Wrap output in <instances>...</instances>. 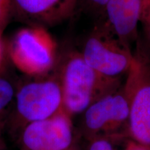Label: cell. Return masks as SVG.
<instances>
[{"label":"cell","mask_w":150,"mask_h":150,"mask_svg":"<svg viewBox=\"0 0 150 150\" xmlns=\"http://www.w3.org/2000/svg\"><path fill=\"white\" fill-rule=\"evenodd\" d=\"M88 10L94 13L105 14L106 6L109 0H81Z\"/></svg>","instance_id":"7c38bea8"},{"label":"cell","mask_w":150,"mask_h":150,"mask_svg":"<svg viewBox=\"0 0 150 150\" xmlns=\"http://www.w3.org/2000/svg\"><path fill=\"white\" fill-rule=\"evenodd\" d=\"M66 1H67V4H69V6L71 7V8L74 11L76 4H77L79 0H66Z\"/></svg>","instance_id":"e0dca14e"},{"label":"cell","mask_w":150,"mask_h":150,"mask_svg":"<svg viewBox=\"0 0 150 150\" xmlns=\"http://www.w3.org/2000/svg\"><path fill=\"white\" fill-rule=\"evenodd\" d=\"M1 56H2V52H1V39H0V65H1Z\"/></svg>","instance_id":"ffe728a7"},{"label":"cell","mask_w":150,"mask_h":150,"mask_svg":"<svg viewBox=\"0 0 150 150\" xmlns=\"http://www.w3.org/2000/svg\"><path fill=\"white\" fill-rule=\"evenodd\" d=\"M8 53L13 65L24 74H47L56 63L57 47L53 37L40 26L23 28L13 38Z\"/></svg>","instance_id":"7a4b0ae2"},{"label":"cell","mask_w":150,"mask_h":150,"mask_svg":"<svg viewBox=\"0 0 150 150\" xmlns=\"http://www.w3.org/2000/svg\"><path fill=\"white\" fill-rule=\"evenodd\" d=\"M129 114L128 101L121 87L94 102L83 112L81 134L88 141L97 137L120 139L129 136Z\"/></svg>","instance_id":"277c9868"},{"label":"cell","mask_w":150,"mask_h":150,"mask_svg":"<svg viewBox=\"0 0 150 150\" xmlns=\"http://www.w3.org/2000/svg\"><path fill=\"white\" fill-rule=\"evenodd\" d=\"M72 116L63 108L42 120L22 129L21 150H67L74 142Z\"/></svg>","instance_id":"52a82bcc"},{"label":"cell","mask_w":150,"mask_h":150,"mask_svg":"<svg viewBox=\"0 0 150 150\" xmlns=\"http://www.w3.org/2000/svg\"><path fill=\"white\" fill-rule=\"evenodd\" d=\"M143 24L144 35L147 46L150 49V10L147 13L145 16L140 21Z\"/></svg>","instance_id":"5bb4252c"},{"label":"cell","mask_w":150,"mask_h":150,"mask_svg":"<svg viewBox=\"0 0 150 150\" xmlns=\"http://www.w3.org/2000/svg\"><path fill=\"white\" fill-rule=\"evenodd\" d=\"M1 125L0 124V150H4V143L2 136H1Z\"/></svg>","instance_id":"ac0fdd59"},{"label":"cell","mask_w":150,"mask_h":150,"mask_svg":"<svg viewBox=\"0 0 150 150\" xmlns=\"http://www.w3.org/2000/svg\"><path fill=\"white\" fill-rule=\"evenodd\" d=\"M16 93V91L10 81L0 76V115L8 107Z\"/></svg>","instance_id":"30bf717a"},{"label":"cell","mask_w":150,"mask_h":150,"mask_svg":"<svg viewBox=\"0 0 150 150\" xmlns=\"http://www.w3.org/2000/svg\"><path fill=\"white\" fill-rule=\"evenodd\" d=\"M15 97L16 115L23 128L28 124L52 117L63 108L59 75L24 83Z\"/></svg>","instance_id":"8992f818"},{"label":"cell","mask_w":150,"mask_h":150,"mask_svg":"<svg viewBox=\"0 0 150 150\" xmlns=\"http://www.w3.org/2000/svg\"><path fill=\"white\" fill-rule=\"evenodd\" d=\"M81 54L90 67L112 78L127 74L134 61L131 49L121 42L108 24L92 32Z\"/></svg>","instance_id":"5b68a950"},{"label":"cell","mask_w":150,"mask_h":150,"mask_svg":"<svg viewBox=\"0 0 150 150\" xmlns=\"http://www.w3.org/2000/svg\"><path fill=\"white\" fill-rule=\"evenodd\" d=\"M12 11L38 22L61 20L73 12L66 0H11Z\"/></svg>","instance_id":"9c48e42d"},{"label":"cell","mask_w":150,"mask_h":150,"mask_svg":"<svg viewBox=\"0 0 150 150\" xmlns=\"http://www.w3.org/2000/svg\"><path fill=\"white\" fill-rule=\"evenodd\" d=\"M150 10V0H141V16L140 21Z\"/></svg>","instance_id":"2e32d148"},{"label":"cell","mask_w":150,"mask_h":150,"mask_svg":"<svg viewBox=\"0 0 150 150\" xmlns=\"http://www.w3.org/2000/svg\"><path fill=\"white\" fill-rule=\"evenodd\" d=\"M125 150H150V146L131 140L127 142Z\"/></svg>","instance_id":"9a60e30c"},{"label":"cell","mask_w":150,"mask_h":150,"mask_svg":"<svg viewBox=\"0 0 150 150\" xmlns=\"http://www.w3.org/2000/svg\"><path fill=\"white\" fill-rule=\"evenodd\" d=\"M67 150H81V148L79 147V146L77 145V143H75V142H74L73 145L71 146V147Z\"/></svg>","instance_id":"d6986e66"},{"label":"cell","mask_w":150,"mask_h":150,"mask_svg":"<svg viewBox=\"0 0 150 150\" xmlns=\"http://www.w3.org/2000/svg\"><path fill=\"white\" fill-rule=\"evenodd\" d=\"M127 74L122 87L129 104L128 135L150 146V61L136 54Z\"/></svg>","instance_id":"3957f363"},{"label":"cell","mask_w":150,"mask_h":150,"mask_svg":"<svg viewBox=\"0 0 150 150\" xmlns=\"http://www.w3.org/2000/svg\"><path fill=\"white\" fill-rule=\"evenodd\" d=\"M114 139L108 137H97L88 141V150H115Z\"/></svg>","instance_id":"8fae6325"},{"label":"cell","mask_w":150,"mask_h":150,"mask_svg":"<svg viewBox=\"0 0 150 150\" xmlns=\"http://www.w3.org/2000/svg\"><path fill=\"white\" fill-rule=\"evenodd\" d=\"M59 76L63 108L72 117L83 113L94 102L121 88V78L97 72L86 63L79 52L67 56Z\"/></svg>","instance_id":"6da1fadb"},{"label":"cell","mask_w":150,"mask_h":150,"mask_svg":"<svg viewBox=\"0 0 150 150\" xmlns=\"http://www.w3.org/2000/svg\"><path fill=\"white\" fill-rule=\"evenodd\" d=\"M11 12V0H0V32Z\"/></svg>","instance_id":"4fadbf2b"},{"label":"cell","mask_w":150,"mask_h":150,"mask_svg":"<svg viewBox=\"0 0 150 150\" xmlns=\"http://www.w3.org/2000/svg\"><path fill=\"white\" fill-rule=\"evenodd\" d=\"M105 14L110 29L122 42L130 48L138 36L141 0H109Z\"/></svg>","instance_id":"ba28073f"}]
</instances>
